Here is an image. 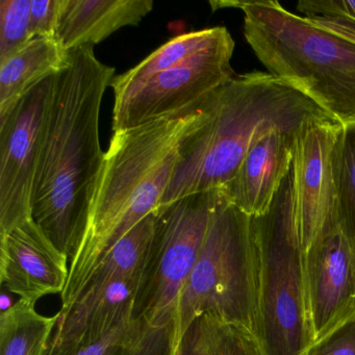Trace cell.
<instances>
[{"instance_id": "cell-1", "label": "cell", "mask_w": 355, "mask_h": 355, "mask_svg": "<svg viewBox=\"0 0 355 355\" xmlns=\"http://www.w3.org/2000/svg\"><path fill=\"white\" fill-rule=\"evenodd\" d=\"M93 49L70 51L67 66L55 76L33 190V220L69 261L86 232L103 168L99 115L115 78V69L101 63Z\"/></svg>"}, {"instance_id": "cell-2", "label": "cell", "mask_w": 355, "mask_h": 355, "mask_svg": "<svg viewBox=\"0 0 355 355\" xmlns=\"http://www.w3.org/2000/svg\"><path fill=\"white\" fill-rule=\"evenodd\" d=\"M207 118L205 105L174 118L113 132L91 201L86 232L70 261L62 309L80 296L103 257L157 211L169 188L182 142Z\"/></svg>"}, {"instance_id": "cell-3", "label": "cell", "mask_w": 355, "mask_h": 355, "mask_svg": "<svg viewBox=\"0 0 355 355\" xmlns=\"http://www.w3.org/2000/svg\"><path fill=\"white\" fill-rule=\"evenodd\" d=\"M203 105L205 121L182 142L159 207L188 195L223 190L253 143L271 130L296 135L313 122H336L306 95L267 71L234 76Z\"/></svg>"}, {"instance_id": "cell-4", "label": "cell", "mask_w": 355, "mask_h": 355, "mask_svg": "<svg viewBox=\"0 0 355 355\" xmlns=\"http://www.w3.org/2000/svg\"><path fill=\"white\" fill-rule=\"evenodd\" d=\"M239 9L244 36L267 72L317 103L344 126L355 124V42L284 9L278 1H209Z\"/></svg>"}, {"instance_id": "cell-5", "label": "cell", "mask_w": 355, "mask_h": 355, "mask_svg": "<svg viewBox=\"0 0 355 355\" xmlns=\"http://www.w3.org/2000/svg\"><path fill=\"white\" fill-rule=\"evenodd\" d=\"M205 315L244 328L259 338L253 218L232 205L223 192L178 298L174 320L176 349L189 326Z\"/></svg>"}, {"instance_id": "cell-6", "label": "cell", "mask_w": 355, "mask_h": 355, "mask_svg": "<svg viewBox=\"0 0 355 355\" xmlns=\"http://www.w3.org/2000/svg\"><path fill=\"white\" fill-rule=\"evenodd\" d=\"M259 338L266 355H305L313 344L305 259L295 216L292 172L269 211L253 218Z\"/></svg>"}, {"instance_id": "cell-7", "label": "cell", "mask_w": 355, "mask_h": 355, "mask_svg": "<svg viewBox=\"0 0 355 355\" xmlns=\"http://www.w3.org/2000/svg\"><path fill=\"white\" fill-rule=\"evenodd\" d=\"M221 194L215 190L188 195L155 211L132 319L153 328L174 324L180 292L198 259Z\"/></svg>"}, {"instance_id": "cell-8", "label": "cell", "mask_w": 355, "mask_h": 355, "mask_svg": "<svg viewBox=\"0 0 355 355\" xmlns=\"http://www.w3.org/2000/svg\"><path fill=\"white\" fill-rule=\"evenodd\" d=\"M234 51V41L227 31L205 51L114 96L112 130L178 117L200 107L236 76L232 67Z\"/></svg>"}, {"instance_id": "cell-9", "label": "cell", "mask_w": 355, "mask_h": 355, "mask_svg": "<svg viewBox=\"0 0 355 355\" xmlns=\"http://www.w3.org/2000/svg\"><path fill=\"white\" fill-rule=\"evenodd\" d=\"M55 76L39 83L0 116V236L33 219V190Z\"/></svg>"}, {"instance_id": "cell-10", "label": "cell", "mask_w": 355, "mask_h": 355, "mask_svg": "<svg viewBox=\"0 0 355 355\" xmlns=\"http://www.w3.org/2000/svg\"><path fill=\"white\" fill-rule=\"evenodd\" d=\"M343 126L313 122L295 137L292 193L303 252L340 224L334 157Z\"/></svg>"}, {"instance_id": "cell-11", "label": "cell", "mask_w": 355, "mask_h": 355, "mask_svg": "<svg viewBox=\"0 0 355 355\" xmlns=\"http://www.w3.org/2000/svg\"><path fill=\"white\" fill-rule=\"evenodd\" d=\"M304 259L313 344L355 315V247L338 224Z\"/></svg>"}, {"instance_id": "cell-12", "label": "cell", "mask_w": 355, "mask_h": 355, "mask_svg": "<svg viewBox=\"0 0 355 355\" xmlns=\"http://www.w3.org/2000/svg\"><path fill=\"white\" fill-rule=\"evenodd\" d=\"M68 261L33 219L0 236V284L24 300L36 303L62 294L69 277Z\"/></svg>"}, {"instance_id": "cell-13", "label": "cell", "mask_w": 355, "mask_h": 355, "mask_svg": "<svg viewBox=\"0 0 355 355\" xmlns=\"http://www.w3.org/2000/svg\"><path fill=\"white\" fill-rule=\"evenodd\" d=\"M296 135L271 130L253 143L232 182L221 190L232 205L252 218L269 211L292 169Z\"/></svg>"}, {"instance_id": "cell-14", "label": "cell", "mask_w": 355, "mask_h": 355, "mask_svg": "<svg viewBox=\"0 0 355 355\" xmlns=\"http://www.w3.org/2000/svg\"><path fill=\"white\" fill-rule=\"evenodd\" d=\"M139 280L121 278L91 288L61 309L49 348L97 342L132 320Z\"/></svg>"}, {"instance_id": "cell-15", "label": "cell", "mask_w": 355, "mask_h": 355, "mask_svg": "<svg viewBox=\"0 0 355 355\" xmlns=\"http://www.w3.org/2000/svg\"><path fill=\"white\" fill-rule=\"evenodd\" d=\"M153 0H62L55 38L66 51L93 47L125 26H138Z\"/></svg>"}, {"instance_id": "cell-16", "label": "cell", "mask_w": 355, "mask_h": 355, "mask_svg": "<svg viewBox=\"0 0 355 355\" xmlns=\"http://www.w3.org/2000/svg\"><path fill=\"white\" fill-rule=\"evenodd\" d=\"M66 51L55 37H35L0 62V116L10 111L31 89L67 66Z\"/></svg>"}, {"instance_id": "cell-17", "label": "cell", "mask_w": 355, "mask_h": 355, "mask_svg": "<svg viewBox=\"0 0 355 355\" xmlns=\"http://www.w3.org/2000/svg\"><path fill=\"white\" fill-rule=\"evenodd\" d=\"M227 31L224 26H216L187 33L171 39L145 58L138 65L115 76L110 85L113 89L114 96L132 90L155 74L178 65L192 55L205 51L217 42Z\"/></svg>"}, {"instance_id": "cell-18", "label": "cell", "mask_w": 355, "mask_h": 355, "mask_svg": "<svg viewBox=\"0 0 355 355\" xmlns=\"http://www.w3.org/2000/svg\"><path fill=\"white\" fill-rule=\"evenodd\" d=\"M58 315L45 317L36 303L19 299L0 313V355H46Z\"/></svg>"}, {"instance_id": "cell-19", "label": "cell", "mask_w": 355, "mask_h": 355, "mask_svg": "<svg viewBox=\"0 0 355 355\" xmlns=\"http://www.w3.org/2000/svg\"><path fill=\"white\" fill-rule=\"evenodd\" d=\"M155 220L153 211L139 222L101 259L87 280L80 296L86 291L114 280L140 278L153 239Z\"/></svg>"}, {"instance_id": "cell-20", "label": "cell", "mask_w": 355, "mask_h": 355, "mask_svg": "<svg viewBox=\"0 0 355 355\" xmlns=\"http://www.w3.org/2000/svg\"><path fill=\"white\" fill-rule=\"evenodd\" d=\"M338 221L355 247V124L338 134L334 157Z\"/></svg>"}, {"instance_id": "cell-21", "label": "cell", "mask_w": 355, "mask_h": 355, "mask_svg": "<svg viewBox=\"0 0 355 355\" xmlns=\"http://www.w3.org/2000/svg\"><path fill=\"white\" fill-rule=\"evenodd\" d=\"M205 338L209 355H266L252 332L205 315Z\"/></svg>"}, {"instance_id": "cell-22", "label": "cell", "mask_w": 355, "mask_h": 355, "mask_svg": "<svg viewBox=\"0 0 355 355\" xmlns=\"http://www.w3.org/2000/svg\"><path fill=\"white\" fill-rule=\"evenodd\" d=\"M31 12L32 0L0 1V62L11 57L34 38Z\"/></svg>"}, {"instance_id": "cell-23", "label": "cell", "mask_w": 355, "mask_h": 355, "mask_svg": "<svg viewBox=\"0 0 355 355\" xmlns=\"http://www.w3.org/2000/svg\"><path fill=\"white\" fill-rule=\"evenodd\" d=\"M174 324L153 328L139 321L124 349L123 355H175Z\"/></svg>"}, {"instance_id": "cell-24", "label": "cell", "mask_w": 355, "mask_h": 355, "mask_svg": "<svg viewBox=\"0 0 355 355\" xmlns=\"http://www.w3.org/2000/svg\"><path fill=\"white\" fill-rule=\"evenodd\" d=\"M138 322L132 319L94 343L47 349L46 355H123Z\"/></svg>"}, {"instance_id": "cell-25", "label": "cell", "mask_w": 355, "mask_h": 355, "mask_svg": "<svg viewBox=\"0 0 355 355\" xmlns=\"http://www.w3.org/2000/svg\"><path fill=\"white\" fill-rule=\"evenodd\" d=\"M305 355H355V315L323 340L313 343Z\"/></svg>"}, {"instance_id": "cell-26", "label": "cell", "mask_w": 355, "mask_h": 355, "mask_svg": "<svg viewBox=\"0 0 355 355\" xmlns=\"http://www.w3.org/2000/svg\"><path fill=\"white\" fill-rule=\"evenodd\" d=\"M62 0H32L31 28L33 36L55 37Z\"/></svg>"}, {"instance_id": "cell-27", "label": "cell", "mask_w": 355, "mask_h": 355, "mask_svg": "<svg viewBox=\"0 0 355 355\" xmlns=\"http://www.w3.org/2000/svg\"><path fill=\"white\" fill-rule=\"evenodd\" d=\"M301 16L313 13L334 14L355 24V0H303L297 5Z\"/></svg>"}, {"instance_id": "cell-28", "label": "cell", "mask_w": 355, "mask_h": 355, "mask_svg": "<svg viewBox=\"0 0 355 355\" xmlns=\"http://www.w3.org/2000/svg\"><path fill=\"white\" fill-rule=\"evenodd\" d=\"M175 355H209L205 338L203 317L195 320L182 336Z\"/></svg>"}, {"instance_id": "cell-29", "label": "cell", "mask_w": 355, "mask_h": 355, "mask_svg": "<svg viewBox=\"0 0 355 355\" xmlns=\"http://www.w3.org/2000/svg\"><path fill=\"white\" fill-rule=\"evenodd\" d=\"M9 291L3 288V292L0 295V313L9 311L10 309H12L15 305L16 302L13 303L11 296H9Z\"/></svg>"}]
</instances>
